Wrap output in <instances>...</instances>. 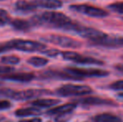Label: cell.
I'll list each match as a JSON object with an SVG mask.
<instances>
[{
	"label": "cell",
	"instance_id": "cell-1",
	"mask_svg": "<svg viewBox=\"0 0 123 122\" xmlns=\"http://www.w3.org/2000/svg\"><path fill=\"white\" fill-rule=\"evenodd\" d=\"M31 23L37 26H47L69 32H76L80 23L72 21L68 16L59 12H44L31 18Z\"/></svg>",
	"mask_w": 123,
	"mask_h": 122
},
{
	"label": "cell",
	"instance_id": "cell-2",
	"mask_svg": "<svg viewBox=\"0 0 123 122\" xmlns=\"http://www.w3.org/2000/svg\"><path fill=\"white\" fill-rule=\"evenodd\" d=\"M66 73L73 75L74 77L83 80L84 78H101L109 75V72L100 69H81L68 67L64 70Z\"/></svg>",
	"mask_w": 123,
	"mask_h": 122
},
{
	"label": "cell",
	"instance_id": "cell-3",
	"mask_svg": "<svg viewBox=\"0 0 123 122\" xmlns=\"http://www.w3.org/2000/svg\"><path fill=\"white\" fill-rule=\"evenodd\" d=\"M9 44L12 49H14L23 52H42L47 49V46L43 43L27 39H13L9 41Z\"/></svg>",
	"mask_w": 123,
	"mask_h": 122
},
{
	"label": "cell",
	"instance_id": "cell-4",
	"mask_svg": "<svg viewBox=\"0 0 123 122\" xmlns=\"http://www.w3.org/2000/svg\"><path fill=\"white\" fill-rule=\"evenodd\" d=\"M41 40L57 46H60L63 48H70V49H78L82 45V44L76 39L68 37V36L58 35V34H49V35L44 36L41 38Z\"/></svg>",
	"mask_w": 123,
	"mask_h": 122
},
{
	"label": "cell",
	"instance_id": "cell-5",
	"mask_svg": "<svg viewBox=\"0 0 123 122\" xmlns=\"http://www.w3.org/2000/svg\"><path fill=\"white\" fill-rule=\"evenodd\" d=\"M93 92V90L87 85H73V84H67L62 85L61 87L56 90L58 95L63 97L69 96H80L85 94H89Z\"/></svg>",
	"mask_w": 123,
	"mask_h": 122
},
{
	"label": "cell",
	"instance_id": "cell-6",
	"mask_svg": "<svg viewBox=\"0 0 123 122\" xmlns=\"http://www.w3.org/2000/svg\"><path fill=\"white\" fill-rule=\"evenodd\" d=\"M60 56L64 59L74 62L80 64H90V65H104V62L98 59L89 56H85L79 53L74 51H60Z\"/></svg>",
	"mask_w": 123,
	"mask_h": 122
},
{
	"label": "cell",
	"instance_id": "cell-7",
	"mask_svg": "<svg viewBox=\"0 0 123 122\" xmlns=\"http://www.w3.org/2000/svg\"><path fill=\"white\" fill-rule=\"evenodd\" d=\"M70 8L74 12H77L86 16L92 17V18H105L109 15V13L106 10L87 4L70 5Z\"/></svg>",
	"mask_w": 123,
	"mask_h": 122
},
{
	"label": "cell",
	"instance_id": "cell-8",
	"mask_svg": "<svg viewBox=\"0 0 123 122\" xmlns=\"http://www.w3.org/2000/svg\"><path fill=\"white\" fill-rule=\"evenodd\" d=\"M49 92L47 90H38V89H29V90H21V91H13V90H8L4 92V95L8 96L15 100H28V99L39 97Z\"/></svg>",
	"mask_w": 123,
	"mask_h": 122
},
{
	"label": "cell",
	"instance_id": "cell-9",
	"mask_svg": "<svg viewBox=\"0 0 123 122\" xmlns=\"http://www.w3.org/2000/svg\"><path fill=\"white\" fill-rule=\"evenodd\" d=\"M76 104H81L83 105H117L116 102L109 99H104L100 97L96 96H90V97L82 98V99H77Z\"/></svg>",
	"mask_w": 123,
	"mask_h": 122
},
{
	"label": "cell",
	"instance_id": "cell-10",
	"mask_svg": "<svg viewBox=\"0 0 123 122\" xmlns=\"http://www.w3.org/2000/svg\"><path fill=\"white\" fill-rule=\"evenodd\" d=\"M94 45L106 48L123 47V37H121V36H118V37H117V36H110L108 34H106L100 40L95 43Z\"/></svg>",
	"mask_w": 123,
	"mask_h": 122
},
{
	"label": "cell",
	"instance_id": "cell-11",
	"mask_svg": "<svg viewBox=\"0 0 123 122\" xmlns=\"http://www.w3.org/2000/svg\"><path fill=\"white\" fill-rule=\"evenodd\" d=\"M0 79L2 80H11L16 82H29L34 79V75L32 73H8L0 75Z\"/></svg>",
	"mask_w": 123,
	"mask_h": 122
},
{
	"label": "cell",
	"instance_id": "cell-12",
	"mask_svg": "<svg viewBox=\"0 0 123 122\" xmlns=\"http://www.w3.org/2000/svg\"><path fill=\"white\" fill-rule=\"evenodd\" d=\"M77 106V104L75 102L68 103V104L58 106V107L52 108L47 111V115L49 116H65L67 114H70L72 111L74 110V109Z\"/></svg>",
	"mask_w": 123,
	"mask_h": 122
},
{
	"label": "cell",
	"instance_id": "cell-13",
	"mask_svg": "<svg viewBox=\"0 0 123 122\" xmlns=\"http://www.w3.org/2000/svg\"><path fill=\"white\" fill-rule=\"evenodd\" d=\"M48 78L52 79H61V80H82L80 79L74 77L65 71H60V70H49L44 73V75Z\"/></svg>",
	"mask_w": 123,
	"mask_h": 122
},
{
	"label": "cell",
	"instance_id": "cell-14",
	"mask_svg": "<svg viewBox=\"0 0 123 122\" xmlns=\"http://www.w3.org/2000/svg\"><path fill=\"white\" fill-rule=\"evenodd\" d=\"M36 7H40L48 9H57L63 6V3L60 0H34Z\"/></svg>",
	"mask_w": 123,
	"mask_h": 122
},
{
	"label": "cell",
	"instance_id": "cell-15",
	"mask_svg": "<svg viewBox=\"0 0 123 122\" xmlns=\"http://www.w3.org/2000/svg\"><path fill=\"white\" fill-rule=\"evenodd\" d=\"M93 122H122L119 116L111 113H102L93 117Z\"/></svg>",
	"mask_w": 123,
	"mask_h": 122
},
{
	"label": "cell",
	"instance_id": "cell-16",
	"mask_svg": "<svg viewBox=\"0 0 123 122\" xmlns=\"http://www.w3.org/2000/svg\"><path fill=\"white\" fill-rule=\"evenodd\" d=\"M10 24L13 27L14 29L18 30V31H29L31 29V27L33 26V24L31 23L30 21L25 19H19V18H16L10 21Z\"/></svg>",
	"mask_w": 123,
	"mask_h": 122
},
{
	"label": "cell",
	"instance_id": "cell-17",
	"mask_svg": "<svg viewBox=\"0 0 123 122\" xmlns=\"http://www.w3.org/2000/svg\"><path fill=\"white\" fill-rule=\"evenodd\" d=\"M15 8L17 10L21 12H31L37 8L34 1H25V0H19L15 4Z\"/></svg>",
	"mask_w": 123,
	"mask_h": 122
},
{
	"label": "cell",
	"instance_id": "cell-18",
	"mask_svg": "<svg viewBox=\"0 0 123 122\" xmlns=\"http://www.w3.org/2000/svg\"><path fill=\"white\" fill-rule=\"evenodd\" d=\"M41 114V110L38 108L29 107V108H21L15 111V115L18 117H26V116H39Z\"/></svg>",
	"mask_w": 123,
	"mask_h": 122
},
{
	"label": "cell",
	"instance_id": "cell-19",
	"mask_svg": "<svg viewBox=\"0 0 123 122\" xmlns=\"http://www.w3.org/2000/svg\"><path fill=\"white\" fill-rule=\"evenodd\" d=\"M60 100L55 99H36V100L33 101L31 104L34 105V107L38 108H49L51 106H54L55 105L59 104Z\"/></svg>",
	"mask_w": 123,
	"mask_h": 122
},
{
	"label": "cell",
	"instance_id": "cell-20",
	"mask_svg": "<svg viewBox=\"0 0 123 122\" xmlns=\"http://www.w3.org/2000/svg\"><path fill=\"white\" fill-rule=\"evenodd\" d=\"M28 64L34 67H44L49 63V60L45 58L39 57V56H33L28 59Z\"/></svg>",
	"mask_w": 123,
	"mask_h": 122
},
{
	"label": "cell",
	"instance_id": "cell-21",
	"mask_svg": "<svg viewBox=\"0 0 123 122\" xmlns=\"http://www.w3.org/2000/svg\"><path fill=\"white\" fill-rule=\"evenodd\" d=\"M19 62H20V59L18 56H15V55H7V56H3L1 58V63L4 64H9V65L18 64Z\"/></svg>",
	"mask_w": 123,
	"mask_h": 122
},
{
	"label": "cell",
	"instance_id": "cell-22",
	"mask_svg": "<svg viewBox=\"0 0 123 122\" xmlns=\"http://www.w3.org/2000/svg\"><path fill=\"white\" fill-rule=\"evenodd\" d=\"M108 8L111 11L115 12L119 14H123V1L122 2H115L108 5Z\"/></svg>",
	"mask_w": 123,
	"mask_h": 122
},
{
	"label": "cell",
	"instance_id": "cell-23",
	"mask_svg": "<svg viewBox=\"0 0 123 122\" xmlns=\"http://www.w3.org/2000/svg\"><path fill=\"white\" fill-rule=\"evenodd\" d=\"M10 21H11V18H10L8 12L6 10L0 8V26H3L7 23H10Z\"/></svg>",
	"mask_w": 123,
	"mask_h": 122
},
{
	"label": "cell",
	"instance_id": "cell-24",
	"mask_svg": "<svg viewBox=\"0 0 123 122\" xmlns=\"http://www.w3.org/2000/svg\"><path fill=\"white\" fill-rule=\"evenodd\" d=\"M41 53L45 54L48 57H51V58H56V57H58L59 55H60V51L58 50V49H44V50H43Z\"/></svg>",
	"mask_w": 123,
	"mask_h": 122
},
{
	"label": "cell",
	"instance_id": "cell-25",
	"mask_svg": "<svg viewBox=\"0 0 123 122\" xmlns=\"http://www.w3.org/2000/svg\"><path fill=\"white\" fill-rule=\"evenodd\" d=\"M110 89L113 90H123V80H117L110 85Z\"/></svg>",
	"mask_w": 123,
	"mask_h": 122
},
{
	"label": "cell",
	"instance_id": "cell-26",
	"mask_svg": "<svg viewBox=\"0 0 123 122\" xmlns=\"http://www.w3.org/2000/svg\"><path fill=\"white\" fill-rule=\"evenodd\" d=\"M11 103L8 100H0V110H5L11 107Z\"/></svg>",
	"mask_w": 123,
	"mask_h": 122
},
{
	"label": "cell",
	"instance_id": "cell-27",
	"mask_svg": "<svg viewBox=\"0 0 123 122\" xmlns=\"http://www.w3.org/2000/svg\"><path fill=\"white\" fill-rule=\"evenodd\" d=\"M14 70V69L9 66H0V75H4V74L12 73Z\"/></svg>",
	"mask_w": 123,
	"mask_h": 122
},
{
	"label": "cell",
	"instance_id": "cell-28",
	"mask_svg": "<svg viewBox=\"0 0 123 122\" xmlns=\"http://www.w3.org/2000/svg\"><path fill=\"white\" fill-rule=\"evenodd\" d=\"M10 49H12V48L9 42L4 43V44H0V54L6 52V51H8Z\"/></svg>",
	"mask_w": 123,
	"mask_h": 122
},
{
	"label": "cell",
	"instance_id": "cell-29",
	"mask_svg": "<svg viewBox=\"0 0 123 122\" xmlns=\"http://www.w3.org/2000/svg\"><path fill=\"white\" fill-rule=\"evenodd\" d=\"M19 122H42V120L39 119V118H34L32 120H23V121H20Z\"/></svg>",
	"mask_w": 123,
	"mask_h": 122
},
{
	"label": "cell",
	"instance_id": "cell-30",
	"mask_svg": "<svg viewBox=\"0 0 123 122\" xmlns=\"http://www.w3.org/2000/svg\"><path fill=\"white\" fill-rule=\"evenodd\" d=\"M115 69L117 70H118V71L123 73V64H117L115 66Z\"/></svg>",
	"mask_w": 123,
	"mask_h": 122
},
{
	"label": "cell",
	"instance_id": "cell-31",
	"mask_svg": "<svg viewBox=\"0 0 123 122\" xmlns=\"http://www.w3.org/2000/svg\"><path fill=\"white\" fill-rule=\"evenodd\" d=\"M117 97L121 98V99H123V92H122V93H118V94H117Z\"/></svg>",
	"mask_w": 123,
	"mask_h": 122
},
{
	"label": "cell",
	"instance_id": "cell-32",
	"mask_svg": "<svg viewBox=\"0 0 123 122\" xmlns=\"http://www.w3.org/2000/svg\"><path fill=\"white\" fill-rule=\"evenodd\" d=\"M3 120H4V117H3V116H0V122H1L2 121H3Z\"/></svg>",
	"mask_w": 123,
	"mask_h": 122
},
{
	"label": "cell",
	"instance_id": "cell-33",
	"mask_svg": "<svg viewBox=\"0 0 123 122\" xmlns=\"http://www.w3.org/2000/svg\"><path fill=\"white\" fill-rule=\"evenodd\" d=\"M0 1H1V0H0Z\"/></svg>",
	"mask_w": 123,
	"mask_h": 122
}]
</instances>
